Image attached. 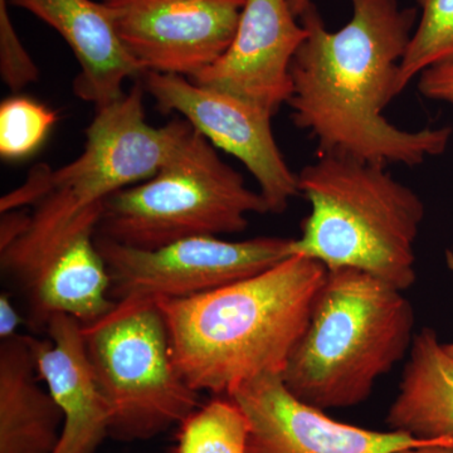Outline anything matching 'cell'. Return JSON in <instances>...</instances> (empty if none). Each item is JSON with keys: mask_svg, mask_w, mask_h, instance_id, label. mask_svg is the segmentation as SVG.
<instances>
[{"mask_svg": "<svg viewBox=\"0 0 453 453\" xmlns=\"http://www.w3.org/2000/svg\"><path fill=\"white\" fill-rule=\"evenodd\" d=\"M418 89L429 100L453 106V62L434 65L419 74Z\"/></svg>", "mask_w": 453, "mask_h": 453, "instance_id": "obj_22", "label": "cell"}, {"mask_svg": "<svg viewBox=\"0 0 453 453\" xmlns=\"http://www.w3.org/2000/svg\"><path fill=\"white\" fill-rule=\"evenodd\" d=\"M395 453H453V437L440 438L427 445L407 447Z\"/></svg>", "mask_w": 453, "mask_h": 453, "instance_id": "obj_24", "label": "cell"}, {"mask_svg": "<svg viewBox=\"0 0 453 453\" xmlns=\"http://www.w3.org/2000/svg\"><path fill=\"white\" fill-rule=\"evenodd\" d=\"M179 426L174 453H247L249 419L228 395L196 408Z\"/></svg>", "mask_w": 453, "mask_h": 453, "instance_id": "obj_18", "label": "cell"}, {"mask_svg": "<svg viewBox=\"0 0 453 453\" xmlns=\"http://www.w3.org/2000/svg\"><path fill=\"white\" fill-rule=\"evenodd\" d=\"M288 0H246L231 46L192 81L275 115L292 95L291 64L306 38Z\"/></svg>", "mask_w": 453, "mask_h": 453, "instance_id": "obj_12", "label": "cell"}, {"mask_svg": "<svg viewBox=\"0 0 453 453\" xmlns=\"http://www.w3.org/2000/svg\"><path fill=\"white\" fill-rule=\"evenodd\" d=\"M144 94L138 83L96 110L77 159L56 170L35 166L22 187L0 199L2 213L35 205L25 234L0 251L3 273L26 294L65 244L82 232L97 231L110 196L153 177L192 130L184 119L151 127Z\"/></svg>", "mask_w": 453, "mask_h": 453, "instance_id": "obj_2", "label": "cell"}, {"mask_svg": "<svg viewBox=\"0 0 453 453\" xmlns=\"http://www.w3.org/2000/svg\"><path fill=\"white\" fill-rule=\"evenodd\" d=\"M311 3H314V0H288V7L296 18H299Z\"/></svg>", "mask_w": 453, "mask_h": 453, "instance_id": "obj_25", "label": "cell"}, {"mask_svg": "<svg viewBox=\"0 0 453 453\" xmlns=\"http://www.w3.org/2000/svg\"><path fill=\"white\" fill-rule=\"evenodd\" d=\"M49 340L32 338L38 377L46 383L64 416L53 453H95L110 436V412L92 371L82 324L73 316L50 318Z\"/></svg>", "mask_w": 453, "mask_h": 453, "instance_id": "obj_13", "label": "cell"}, {"mask_svg": "<svg viewBox=\"0 0 453 453\" xmlns=\"http://www.w3.org/2000/svg\"><path fill=\"white\" fill-rule=\"evenodd\" d=\"M418 26L399 65L396 95L434 65L453 62V0H419Z\"/></svg>", "mask_w": 453, "mask_h": 453, "instance_id": "obj_19", "label": "cell"}, {"mask_svg": "<svg viewBox=\"0 0 453 453\" xmlns=\"http://www.w3.org/2000/svg\"><path fill=\"white\" fill-rule=\"evenodd\" d=\"M402 292L354 268L327 270L282 372L286 388L323 411L365 402L412 348L414 312Z\"/></svg>", "mask_w": 453, "mask_h": 453, "instance_id": "obj_4", "label": "cell"}, {"mask_svg": "<svg viewBox=\"0 0 453 453\" xmlns=\"http://www.w3.org/2000/svg\"><path fill=\"white\" fill-rule=\"evenodd\" d=\"M381 164L319 155L297 175L311 204L292 255L326 270L354 268L404 291L416 281L414 243L425 205Z\"/></svg>", "mask_w": 453, "mask_h": 453, "instance_id": "obj_5", "label": "cell"}, {"mask_svg": "<svg viewBox=\"0 0 453 453\" xmlns=\"http://www.w3.org/2000/svg\"><path fill=\"white\" fill-rule=\"evenodd\" d=\"M31 336L0 344V453H53L64 416L37 380Z\"/></svg>", "mask_w": 453, "mask_h": 453, "instance_id": "obj_16", "label": "cell"}, {"mask_svg": "<svg viewBox=\"0 0 453 453\" xmlns=\"http://www.w3.org/2000/svg\"><path fill=\"white\" fill-rule=\"evenodd\" d=\"M22 321L19 312L14 308L7 292H2L0 295V340L4 342L17 336L18 327Z\"/></svg>", "mask_w": 453, "mask_h": 453, "instance_id": "obj_23", "label": "cell"}, {"mask_svg": "<svg viewBox=\"0 0 453 453\" xmlns=\"http://www.w3.org/2000/svg\"><path fill=\"white\" fill-rule=\"evenodd\" d=\"M326 271L315 259L292 255L222 288L157 301L179 374L196 392L219 395L264 375H282Z\"/></svg>", "mask_w": 453, "mask_h": 453, "instance_id": "obj_3", "label": "cell"}, {"mask_svg": "<svg viewBox=\"0 0 453 453\" xmlns=\"http://www.w3.org/2000/svg\"><path fill=\"white\" fill-rule=\"evenodd\" d=\"M0 73L3 82L13 91L31 85L40 76L37 65L18 37L7 0H0Z\"/></svg>", "mask_w": 453, "mask_h": 453, "instance_id": "obj_21", "label": "cell"}, {"mask_svg": "<svg viewBox=\"0 0 453 453\" xmlns=\"http://www.w3.org/2000/svg\"><path fill=\"white\" fill-rule=\"evenodd\" d=\"M31 12L61 35L81 71L73 81L77 97L103 109L124 96V82L142 76L116 32L103 2L94 0H7Z\"/></svg>", "mask_w": 453, "mask_h": 453, "instance_id": "obj_14", "label": "cell"}, {"mask_svg": "<svg viewBox=\"0 0 453 453\" xmlns=\"http://www.w3.org/2000/svg\"><path fill=\"white\" fill-rule=\"evenodd\" d=\"M387 425L421 440L453 437V359L429 327L414 335Z\"/></svg>", "mask_w": 453, "mask_h": 453, "instance_id": "obj_17", "label": "cell"}, {"mask_svg": "<svg viewBox=\"0 0 453 453\" xmlns=\"http://www.w3.org/2000/svg\"><path fill=\"white\" fill-rule=\"evenodd\" d=\"M86 351L110 412V436L150 440L180 425L199 404L173 362L165 320L151 301L120 303L83 326Z\"/></svg>", "mask_w": 453, "mask_h": 453, "instance_id": "obj_7", "label": "cell"}, {"mask_svg": "<svg viewBox=\"0 0 453 453\" xmlns=\"http://www.w3.org/2000/svg\"><path fill=\"white\" fill-rule=\"evenodd\" d=\"M256 213H270L264 196L192 127L153 177L107 199L96 232L153 250L184 238L240 234Z\"/></svg>", "mask_w": 453, "mask_h": 453, "instance_id": "obj_6", "label": "cell"}, {"mask_svg": "<svg viewBox=\"0 0 453 453\" xmlns=\"http://www.w3.org/2000/svg\"><path fill=\"white\" fill-rule=\"evenodd\" d=\"M58 121L55 110L26 96L9 97L0 105V155L20 160L35 154Z\"/></svg>", "mask_w": 453, "mask_h": 453, "instance_id": "obj_20", "label": "cell"}, {"mask_svg": "<svg viewBox=\"0 0 453 453\" xmlns=\"http://www.w3.org/2000/svg\"><path fill=\"white\" fill-rule=\"evenodd\" d=\"M353 17L329 32L311 3L301 14L305 41L292 59V122L318 142L319 155L418 165L445 153L451 127L407 131L383 116L418 9L398 0H350Z\"/></svg>", "mask_w": 453, "mask_h": 453, "instance_id": "obj_1", "label": "cell"}, {"mask_svg": "<svg viewBox=\"0 0 453 453\" xmlns=\"http://www.w3.org/2000/svg\"><path fill=\"white\" fill-rule=\"evenodd\" d=\"M95 235L85 231L73 238L27 292L33 327H46L56 314L73 316L86 326L116 309L118 303L110 297L111 279Z\"/></svg>", "mask_w": 453, "mask_h": 453, "instance_id": "obj_15", "label": "cell"}, {"mask_svg": "<svg viewBox=\"0 0 453 453\" xmlns=\"http://www.w3.org/2000/svg\"><path fill=\"white\" fill-rule=\"evenodd\" d=\"M142 88L160 111L177 112L214 148L234 155L253 175L270 213H282L299 195L297 175L273 136V113L178 74L145 73Z\"/></svg>", "mask_w": 453, "mask_h": 453, "instance_id": "obj_9", "label": "cell"}, {"mask_svg": "<svg viewBox=\"0 0 453 453\" xmlns=\"http://www.w3.org/2000/svg\"><path fill=\"white\" fill-rule=\"evenodd\" d=\"M142 73L193 79L225 55L246 0H103ZM142 73V74H144Z\"/></svg>", "mask_w": 453, "mask_h": 453, "instance_id": "obj_10", "label": "cell"}, {"mask_svg": "<svg viewBox=\"0 0 453 453\" xmlns=\"http://www.w3.org/2000/svg\"><path fill=\"white\" fill-rule=\"evenodd\" d=\"M443 349H445L446 353L453 359V342H449V344H443Z\"/></svg>", "mask_w": 453, "mask_h": 453, "instance_id": "obj_26", "label": "cell"}, {"mask_svg": "<svg viewBox=\"0 0 453 453\" xmlns=\"http://www.w3.org/2000/svg\"><path fill=\"white\" fill-rule=\"evenodd\" d=\"M418 2H419V0H417V3H418Z\"/></svg>", "mask_w": 453, "mask_h": 453, "instance_id": "obj_27", "label": "cell"}, {"mask_svg": "<svg viewBox=\"0 0 453 453\" xmlns=\"http://www.w3.org/2000/svg\"><path fill=\"white\" fill-rule=\"evenodd\" d=\"M228 396L249 419L247 453H395L440 440L335 421L292 395L280 374L246 381Z\"/></svg>", "mask_w": 453, "mask_h": 453, "instance_id": "obj_11", "label": "cell"}, {"mask_svg": "<svg viewBox=\"0 0 453 453\" xmlns=\"http://www.w3.org/2000/svg\"><path fill=\"white\" fill-rule=\"evenodd\" d=\"M111 279L115 303L186 299L240 281L291 257L292 240L258 237L184 238L153 250L136 249L95 235Z\"/></svg>", "mask_w": 453, "mask_h": 453, "instance_id": "obj_8", "label": "cell"}]
</instances>
